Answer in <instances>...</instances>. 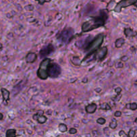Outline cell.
Returning <instances> with one entry per match:
<instances>
[{
    "instance_id": "5bb4252c",
    "label": "cell",
    "mask_w": 137,
    "mask_h": 137,
    "mask_svg": "<svg viewBox=\"0 0 137 137\" xmlns=\"http://www.w3.org/2000/svg\"><path fill=\"white\" fill-rule=\"evenodd\" d=\"M59 130L61 131V132H66L67 130V126L65 125H64V124H61V125H60L59 126Z\"/></svg>"
},
{
    "instance_id": "ba28073f",
    "label": "cell",
    "mask_w": 137,
    "mask_h": 137,
    "mask_svg": "<svg viewBox=\"0 0 137 137\" xmlns=\"http://www.w3.org/2000/svg\"><path fill=\"white\" fill-rule=\"evenodd\" d=\"M36 59V54H34L33 52H29L26 56V62L28 63H32Z\"/></svg>"
},
{
    "instance_id": "e0dca14e",
    "label": "cell",
    "mask_w": 137,
    "mask_h": 137,
    "mask_svg": "<svg viewBox=\"0 0 137 137\" xmlns=\"http://www.w3.org/2000/svg\"><path fill=\"white\" fill-rule=\"evenodd\" d=\"M119 135L121 137H128V136L125 134V133L123 130H121V132L119 133Z\"/></svg>"
},
{
    "instance_id": "7402d4cb",
    "label": "cell",
    "mask_w": 137,
    "mask_h": 137,
    "mask_svg": "<svg viewBox=\"0 0 137 137\" xmlns=\"http://www.w3.org/2000/svg\"><path fill=\"white\" fill-rule=\"evenodd\" d=\"M1 48H2V45L0 44V49H1Z\"/></svg>"
},
{
    "instance_id": "4fadbf2b",
    "label": "cell",
    "mask_w": 137,
    "mask_h": 137,
    "mask_svg": "<svg viewBox=\"0 0 137 137\" xmlns=\"http://www.w3.org/2000/svg\"><path fill=\"white\" fill-rule=\"evenodd\" d=\"M124 42H125V40L123 38H120V39L117 40L116 42V48H120V47H121V46H122V44H124Z\"/></svg>"
},
{
    "instance_id": "d6986e66",
    "label": "cell",
    "mask_w": 137,
    "mask_h": 137,
    "mask_svg": "<svg viewBox=\"0 0 137 137\" xmlns=\"http://www.w3.org/2000/svg\"><path fill=\"white\" fill-rule=\"evenodd\" d=\"M115 116H121V112L120 111H117L115 112Z\"/></svg>"
},
{
    "instance_id": "9c48e42d",
    "label": "cell",
    "mask_w": 137,
    "mask_h": 137,
    "mask_svg": "<svg viewBox=\"0 0 137 137\" xmlns=\"http://www.w3.org/2000/svg\"><path fill=\"white\" fill-rule=\"evenodd\" d=\"M96 108H97L96 104L92 103V104L87 106L86 107V111H87L88 113H94V112L96 111Z\"/></svg>"
},
{
    "instance_id": "ffe728a7",
    "label": "cell",
    "mask_w": 137,
    "mask_h": 137,
    "mask_svg": "<svg viewBox=\"0 0 137 137\" xmlns=\"http://www.w3.org/2000/svg\"><path fill=\"white\" fill-rule=\"evenodd\" d=\"M132 133H133V130H130V133H129L130 137H134V133H133V134H132Z\"/></svg>"
},
{
    "instance_id": "277c9868",
    "label": "cell",
    "mask_w": 137,
    "mask_h": 137,
    "mask_svg": "<svg viewBox=\"0 0 137 137\" xmlns=\"http://www.w3.org/2000/svg\"><path fill=\"white\" fill-rule=\"evenodd\" d=\"M73 34H74L73 29L72 28H67L64 29L63 31H62V32L59 33L57 37L60 41H61L63 43L67 44L70 42L71 38L73 36Z\"/></svg>"
},
{
    "instance_id": "30bf717a",
    "label": "cell",
    "mask_w": 137,
    "mask_h": 137,
    "mask_svg": "<svg viewBox=\"0 0 137 137\" xmlns=\"http://www.w3.org/2000/svg\"><path fill=\"white\" fill-rule=\"evenodd\" d=\"M6 137H16V131L15 129H9L6 132Z\"/></svg>"
},
{
    "instance_id": "7a4b0ae2",
    "label": "cell",
    "mask_w": 137,
    "mask_h": 137,
    "mask_svg": "<svg viewBox=\"0 0 137 137\" xmlns=\"http://www.w3.org/2000/svg\"><path fill=\"white\" fill-rule=\"evenodd\" d=\"M108 18L107 12L104 11L100 12L99 16L91 17L88 21H85L82 24V29L84 32H88L93 29L98 28L101 26H103Z\"/></svg>"
},
{
    "instance_id": "8fae6325",
    "label": "cell",
    "mask_w": 137,
    "mask_h": 137,
    "mask_svg": "<svg viewBox=\"0 0 137 137\" xmlns=\"http://www.w3.org/2000/svg\"><path fill=\"white\" fill-rule=\"evenodd\" d=\"M37 118L36 117H33V118L35 119V120H37L40 123H41V124H43V123H44V122H46V121H47V118H46V116H39L38 115V114H37Z\"/></svg>"
},
{
    "instance_id": "3957f363",
    "label": "cell",
    "mask_w": 137,
    "mask_h": 137,
    "mask_svg": "<svg viewBox=\"0 0 137 137\" xmlns=\"http://www.w3.org/2000/svg\"><path fill=\"white\" fill-rule=\"evenodd\" d=\"M51 62V60L46 58L45 60H44L40 64V68L38 69L37 72V76L42 80H46L48 77V67L49 64Z\"/></svg>"
},
{
    "instance_id": "8992f818",
    "label": "cell",
    "mask_w": 137,
    "mask_h": 137,
    "mask_svg": "<svg viewBox=\"0 0 137 137\" xmlns=\"http://www.w3.org/2000/svg\"><path fill=\"white\" fill-rule=\"evenodd\" d=\"M54 51V47L52 44H48V46H44L40 52V56L41 58H46V56H49Z\"/></svg>"
},
{
    "instance_id": "ac0fdd59",
    "label": "cell",
    "mask_w": 137,
    "mask_h": 137,
    "mask_svg": "<svg viewBox=\"0 0 137 137\" xmlns=\"http://www.w3.org/2000/svg\"><path fill=\"white\" fill-rule=\"evenodd\" d=\"M76 133H77L76 129H71L70 130V134H76Z\"/></svg>"
},
{
    "instance_id": "7c38bea8",
    "label": "cell",
    "mask_w": 137,
    "mask_h": 137,
    "mask_svg": "<svg viewBox=\"0 0 137 137\" xmlns=\"http://www.w3.org/2000/svg\"><path fill=\"white\" fill-rule=\"evenodd\" d=\"M1 92L3 94V96H4V98L5 100H8L9 98V92L6 89L4 88H2L1 89Z\"/></svg>"
},
{
    "instance_id": "2e32d148",
    "label": "cell",
    "mask_w": 137,
    "mask_h": 137,
    "mask_svg": "<svg viewBox=\"0 0 137 137\" xmlns=\"http://www.w3.org/2000/svg\"><path fill=\"white\" fill-rule=\"evenodd\" d=\"M97 122L100 124V125H104V123L106 122V121H105V119H104L103 118H98L97 120Z\"/></svg>"
},
{
    "instance_id": "52a82bcc",
    "label": "cell",
    "mask_w": 137,
    "mask_h": 137,
    "mask_svg": "<svg viewBox=\"0 0 137 137\" xmlns=\"http://www.w3.org/2000/svg\"><path fill=\"white\" fill-rule=\"evenodd\" d=\"M107 54V48L106 47H103L102 48H100L99 50H98L95 54H94L93 57H94V60L95 59H98L100 60H103L106 55Z\"/></svg>"
},
{
    "instance_id": "6da1fadb",
    "label": "cell",
    "mask_w": 137,
    "mask_h": 137,
    "mask_svg": "<svg viewBox=\"0 0 137 137\" xmlns=\"http://www.w3.org/2000/svg\"><path fill=\"white\" fill-rule=\"evenodd\" d=\"M103 40L104 36L102 34L98 35L94 39H92L91 36H89V37L86 39L84 48V50L88 52V54L82 60V62H89L92 60V56L100 49V46L103 43Z\"/></svg>"
},
{
    "instance_id": "9a60e30c",
    "label": "cell",
    "mask_w": 137,
    "mask_h": 137,
    "mask_svg": "<svg viewBox=\"0 0 137 137\" xmlns=\"http://www.w3.org/2000/svg\"><path fill=\"white\" fill-rule=\"evenodd\" d=\"M117 126V122L115 119H112V122L110 124V127L112 129H115Z\"/></svg>"
},
{
    "instance_id": "5b68a950",
    "label": "cell",
    "mask_w": 137,
    "mask_h": 137,
    "mask_svg": "<svg viewBox=\"0 0 137 137\" xmlns=\"http://www.w3.org/2000/svg\"><path fill=\"white\" fill-rule=\"evenodd\" d=\"M61 73V68L56 63L50 62L48 67V76L52 78H57Z\"/></svg>"
},
{
    "instance_id": "44dd1931",
    "label": "cell",
    "mask_w": 137,
    "mask_h": 137,
    "mask_svg": "<svg viewBox=\"0 0 137 137\" xmlns=\"http://www.w3.org/2000/svg\"><path fill=\"white\" fill-rule=\"evenodd\" d=\"M2 118H3V115L0 113V120H1Z\"/></svg>"
}]
</instances>
